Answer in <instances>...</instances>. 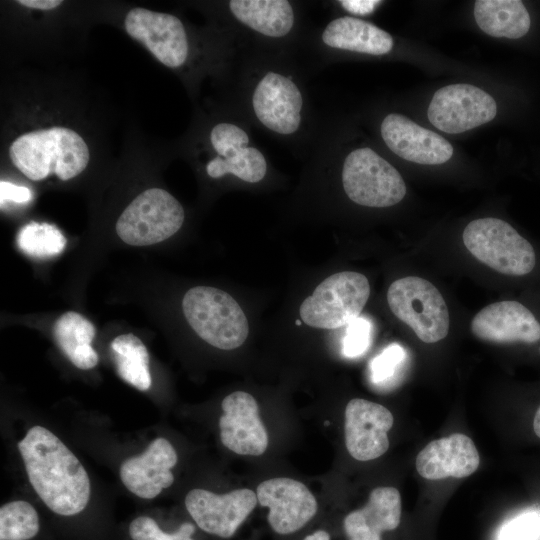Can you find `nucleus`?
Returning a JSON list of instances; mask_svg holds the SVG:
<instances>
[{
	"instance_id": "nucleus-1",
	"label": "nucleus",
	"mask_w": 540,
	"mask_h": 540,
	"mask_svg": "<svg viewBox=\"0 0 540 540\" xmlns=\"http://www.w3.org/2000/svg\"><path fill=\"white\" fill-rule=\"evenodd\" d=\"M18 449L30 484L51 511L72 516L86 508L91 494L89 476L55 434L34 426L18 443Z\"/></svg>"
},
{
	"instance_id": "nucleus-2",
	"label": "nucleus",
	"mask_w": 540,
	"mask_h": 540,
	"mask_svg": "<svg viewBox=\"0 0 540 540\" xmlns=\"http://www.w3.org/2000/svg\"><path fill=\"white\" fill-rule=\"evenodd\" d=\"M9 156L15 167L30 180L40 181L55 174L66 181L86 168L90 153L77 132L54 126L19 136L12 142Z\"/></svg>"
},
{
	"instance_id": "nucleus-3",
	"label": "nucleus",
	"mask_w": 540,
	"mask_h": 540,
	"mask_svg": "<svg viewBox=\"0 0 540 540\" xmlns=\"http://www.w3.org/2000/svg\"><path fill=\"white\" fill-rule=\"evenodd\" d=\"M182 310L194 332L218 349H236L247 339L248 320L237 301L223 290L193 287L183 297Z\"/></svg>"
},
{
	"instance_id": "nucleus-4",
	"label": "nucleus",
	"mask_w": 540,
	"mask_h": 540,
	"mask_svg": "<svg viewBox=\"0 0 540 540\" xmlns=\"http://www.w3.org/2000/svg\"><path fill=\"white\" fill-rule=\"evenodd\" d=\"M463 243L480 262L513 277H527L537 267L534 246L514 227L498 218L471 221L463 231Z\"/></svg>"
},
{
	"instance_id": "nucleus-5",
	"label": "nucleus",
	"mask_w": 540,
	"mask_h": 540,
	"mask_svg": "<svg viewBox=\"0 0 540 540\" xmlns=\"http://www.w3.org/2000/svg\"><path fill=\"white\" fill-rule=\"evenodd\" d=\"M369 295L370 284L365 275L353 271L335 273L301 303V320L314 328H340L360 316Z\"/></svg>"
},
{
	"instance_id": "nucleus-6",
	"label": "nucleus",
	"mask_w": 540,
	"mask_h": 540,
	"mask_svg": "<svg viewBox=\"0 0 540 540\" xmlns=\"http://www.w3.org/2000/svg\"><path fill=\"white\" fill-rule=\"evenodd\" d=\"M387 302L392 313L421 341L435 343L447 336L450 318L446 302L428 280L417 276L395 280L388 288Z\"/></svg>"
},
{
	"instance_id": "nucleus-7",
	"label": "nucleus",
	"mask_w": 540,
	"mask_h": 540,
	"mask_svg": "<svg viewBox=\"0 0 540 540\" xmlns=\"http://www.w3.org/2000/svg\"><path fill=\"white\" fill-rule=\"evenodd\" d=\"M342 184L350 200L366 207H390L406 195L400 173L368 147L355 149L345 158Z\"/></svg>"
},
{
	"instance_id": "nucleus-8",
	"label": "nucleus",
	"mask_w": 540,
	"mask_h": 540,
	"mask_svg": "<svg viewBox=\"0 0 540 540\" xmlns=\"http://www.w3.org/2000/svg\"><path fill=\"white\" fill-rule=\"evenodd\" d=\"M184 217V209L175 197L163 189L150 188L122 212L116 222V232L129 245H152L174 235Z\"/></svg>"
},
{
	"instance_id": "nucleus-9",
	"label": "nucleus",
	"mask_w": 540,
	"mask_h": 540,
	"mask_svg": "<svg viewBox=\"0 0 540 540\" xmlns=\"http://www.w3.org/2000/svg\"><path fill=\"white\" fill-rule=\"evenodd\" d=\"M495 100L482 89L470 84H452L437 90L427 115L437 129L461 133L494 119Z\"/></svg>"
},
{
	"instance_id": "nucleus-10",
	"label": "nucleus",
	"mask_w": 540,
	"mask_h": 540,
	"mask_svg": "<svg viewBox=\"0 0 540 540\" xmlns=\"http://www.w3.org/2000/svg\"><path fill=\"white\" fill-rule=\"evenodd\" d=\"M124 27L165 66L177 68L185 63L189 51L187 34L176 16L134 8L126 15Z\"/></svg>"
},
{
	"instance_id": "nucleus-11",
	"label": "nucleus",
	"mask_w": 540,
	"mask_h": 540,
	"mask_svg": "<svg viewBox=\"0 0 540 540\" xmlns=\"http://www.w3.org/2000/svg\"><path fill=\"white\" fill-rule=\"evenodd\" d=\"M257 502V495L245 488L222 495L196 488L185 497L186 509L198 527L222 538L234 535Z\"/></svg>"
},
{
	"instance_id": "nucleus-12",
	"label": "nucleus",
	"mask_w": 540,
	"mask_h": 540,
	"mask_svg": "<svg viewBox=\"0 0 540 540\" xmlns=\"http://www.w3.org/2000/svg\"><path fill=\"white\" fill-rule=\"evenodd\" d=\"M210 142L217 153L206 165L212 178L232 174L248 183L260 182L267 173V161L255 147L249 145L245 130L232 123H219L210 132Z\"/></svg>"
},
{
	"instance_id": "nucleus-13",
	"label": "nucleus",
	"mask_w": 540,
	"mask_h": 540,
	"mask_svg": "<svg viewBox=\"0 0 540 540\" xmlns=\"http://www.w3.org/2000/svg\"><path fill=\"white\" fill-rule=\"evenodd\" d=\"M257 500L269 508L267 516L271 528L278 534L296 532L317 512V501L300 481L280 477L261 482L257 487Z\"/></svg>"
},
{
	"instance_id": "nucleus-14",
	"label": "nucleus",
	"mask_w": 540,
	"mask_h": 540,
	"mask_svg": "<svg viewBox=\"0 0 540 540\" xmlns=\"http://www.w3.org/2000/svg\"><path fill=\"white\" fill-rule=\"evenodd\" d=\"M471 331L478 339L500 344L533 345L540 342V319L515 300L492 303L472 319Z\"/></svg>"
},
{
	"instance_id": "nucleus-15",
	"label": "nucleus",
	"mask_w": 540,
	"mask_h": 540,
	"mask_svg": "<svg viewBox=\"0 0 540 540\" xmlns=\"http://www.w3.org/2000/svg\"><path fill=\"white\" fill-rule=\"evenodd\" d=\"M393 415L383 405L362 398L350 400L345 408V444L358 461H370L389 448L388 431Z\"/></svg>"
},
{
	"instance_id": "nucleus-16",
	"label": "nucleus",
	"mask_w": 540,
	"mask_h": 540,
	"mask_svg": "<svg viewBox=\"0 0 540 540\" xmlns=\"http://www.w3.org/2000/svg\"><path fill=\"white\" fill-rule=\"evenodd\" d=\"M252 106L261 124L273 132L290 135L300 127L302 94L285 75L266 73L253 91Z\"/></svg>"
},
{
	"instance_id": "nucleus-17",
	"label": "nucleus",
	"mask_w": 540,
	"mask_h": 540,
	"mask_svg": "<svg viewBox=\"0 0 540 540\" xmlns=\"http://www.w3.org/2000/svg\"><path fill=\"white\" fill-rule=\"evenodd\" d=\"M221 407L219 428L223 445L239 455H262L268 447V434L255 398L235 391L223 399Z\"/></svg>"
},
{
	"instance_id": "nucleus-18",
	"label": "nucleus",
	"mask_w": 540,
	"mask_h": 540,
	"mask_svg": "<svg viewBox=\"0 0 540 540\" xmlns=\"http://www.w3.org/2000/svg\"><path fill=\"white\" fill-rule=\"evenodd\" d=\"M381 135L393 153L410 162L437 165L453 155V147L445 138L401 114L383 119Z\"/></svg>"
},
{
	"instance_id": "nucleus-19",
	"label": "nucleus",
	"mask_w": 540,
	"mask_h": 540,
	"mask_svg": "<svg viewBox=\"0 0 540 540\" xmlns=\"http://www.w3.org/2000/svg\"><path fill=\"white\" fill-rule=\"evenodd\" d=\"M178 460L176 450L165 438L154 439L144 452L123 461L120 478L125 487L143 499H152L174 482L171 469Z\"/></svg>"
},
{
	"instance_id": "nucleus-20",
	"label": "nucleus",
	"mask_w": 540,
	"mask_h": 540,
	"mask_svg": "<svg viewBox=\"0 0 540 540\" xmlns=\"http://www.w3.org/2000/svg\"><path fill=\"white\" fill-rule=\"evenodd\" d=\"M479 463V453L472 439L453 433L427 444L417 455L415 466L421 477L439 480L467 477L477 470Z\"/></svg>"
},
{
	"instance_id": "nucleus-21",
	"label": "nucleus",
	"mask_w": 540,
	"mask_h": 540,
	"mask_svg": "<svg viewBox=\"0 0 540 540\" xmlns=\"http://www.w3.org/2000/svg\"><path fill=\"white\" fill-rule=\"evenodd\" d=\"M401 518V497L394 487H377L364 507L349 513L344 530L349 540H381L384 531L396 529Z\"/></svg>"
},
{
	"instance_id": "nucleus-22",
	"label": "nucleus",
	"mask_w": 540,
	"mask_h": 540,
	"mask_svg": "<svg viewBox=\"0 0 540 540\" xmlns=\"http://www.w3.org/2000/svg\"><path fill=\"white\" fill-rule=\"evenodd\" d=\"M322 41L331 48L371 55L387 54L393 48L389 33L368 21L350 16L332 20L323 30Z\"/></svg>"
},
{
	"instance_id": "nucleus-23",
	"label": "nucleus",
	"mask_w": 540,
	"mask_h": 540,
	"mask_svg": "<svg viewBox=\"0 0 540 540\" xmlns=\"http://www.w3.org/2000/svg\"><path fill=\"white\" fill-rule=\"evenodd\" d=\"M229 8L242 24L264 36L279 38L294 26V11L285 0H231Z\"/></svg>"
},
{
	"instance_id": "nucleus-24",
	"label": "nucleus",
	"mask_w": 540,
	"mask_h": 540,
	"mask_svg": "<svg viewBox=\"0 0 540 540\" xmlns=\"http://www.w3.org/2000/svg\"><path fill=\"white\" fill-rule=\"evenodd\" d=\"M474 17L479 28L494 37L518 39L530 28V16L518 0H478Z\"/></svg>"
},
{
	"instance_id": "nucleus-25",
	"label": "nucleus",
	"mask_w": 540,
	"mask_h": 540,
	"mask_svg": "<svg viewBox=\"0 0 540 540\" xmlns=\"http://www.w3.org/2000/svg\"><path fill=\"white\" fill-rule=\"evenodd\" d=\"M53 332L59 348L77 368L88 370L97 365L98 355L91 346L95 328L89 320L68 311L56 320Z\"/></svg>"
},
{
	"instance_id": "nucleus-26",
	"label": "nucleus",
	"mask_w": 540,
	"mask_h": 540,
	"mask_svg": "<svg viewBox=\"0 0 540 540\" xmlns=\"http://www.w3.org/2000/svg\"><path fill=\"white\" fill-rule=\"evenodd\" d=\"M111 350L118 375L138 390L147 391L151 387L149 354L146 346L135 335L128 333L116 337L111 342Z\"/></svg>"
},
{
	"instance_id": "nucleus-27",
	"label": "nucleus",
	"mask_w": 540,
	"mask_h": 540,
	"mask_svg": "<svg viewBox=\"0 0 540 540\" xmlns=\"http://www.w3.org/2000/svg\"><path fill=\"white\" fill-rule=\"evenodd\" d=\"M19 249L35 258H49L60 254L66 238L53 224L30 222L23 226L17 236Z\"/></svg>"
},
{
	"instance_id": "nucleus-28",
	"label": "nucleus",
	"mask_w": 540,
	"mask_h": 540,
	"mask_svg": "<svg viewBox=\"0 0 540 540\" xmlns=\"http://www.w3.org/2000/svg\"><path fill=\"white\" fill-rule=\"evenodd\" d=\"M35 508L23 500L6 503L0 508V540H29L39 531Z\"/></svg>"
},
{
	"instance_id": "nucleus-29",
	"label": "nucleus",
	"mask_w": 540,
	"mask_h": 540,
	"mask_svg": "<svg viewBox=\"0 0 540 540\" xmlns=\"http://www.w3.org/2000/svg\"><path fill=\"white\" fill-rule=\"evenodd\" d=\"M406 359L407 353L401 345H388L369 364L371 382L380 388L390 387L397 381Z\"/></svg>"
},
{
	"instance_id": "nucleus-30",
	"label": "nucleus",
	"mask_w": 540,
	"mask_h": 540,
	"mask_svg": "<svg viewBox=\"0 0 540 540\" xmlns=\"http://www.w3.org/2000/svg\"><path fill=\"white\" fill-rule=\"evenodd\" d=\"M496 540H540V510H525L499 528Z\"/></svg>"
},
{
	"instance_id": "nucleus-31",
	"label": "nucleus",
	"mask_w": 540,
	"mask_h": 540,
	"mask_svg": "<svg viewBox=\"0 0 540 540\" xmlns=\"http://www.w3.org/2000/svg\"><path fill=\"white\" fill-rule=\"evenodd\" d=\"M195 526L185 522L173 533L163 532L156 521L148 516L135 518L129 526L132 540H194Z\"/></svg>"
},
{
	"instance_id": "nucleus-32",
	"label": "nucleus",
	"mask_w": 540,
	"mask_h": 540,
	"mask_svg": "<svg viewBox=\"0 0 540 540\" xmlns=\"http://www.w3.org/2000/svg\"><path fill=\"white\" fill-rule=\"evenodd\" d=\"M372 337L371 322L359 316L351 321L345 331L342 341V353L347 358L361 356L368 349Z\"/></svg>"
},
{
	"instance_id": "nucleus-33",
	"label": "nucleus",
	"mask_w": 540,
	"mask_h": 540,
	"mask_svg": "<svg viewBox=\"0 0 540 540\" xmlns=\"http://www.w3.org/2000/svg\"><path fill=\"white\" fill-rule=\"evenodd\" d=\"M32 192L29 188L2 180L0 182L1 206L5 201L14 203H27L32 199Z\"/></svg>"
},
{
	"instance_id": "nucleus-34",
	"label": "nucleus",
	"mask_w": 540,
	"mask_h": 540,
	"mask_svg": "<svg viewBox=\"0 0 540 540\" xmlns=\"http://www.w3.org/2000/svg\"><path fill=\"white\" fill-rule=\"evenodd\" d=\"M381 3V1L375 0H342L340 1L341 6L353 13L358 15H367L375 10V8Z\"/></svg>"
},
{
	"instance_id": "nucleus-35",
	"label": "nucleus",
	"mask_w": 540,
	"mask_h": 540,
	"mask_svg": "<svg viewBox=\"0 0 540 540\" xmlns=\"http://www.w3.org/2000/svg\"><path fill=\"white\" fill-rule=\"evenodd\" d=\"M16 2L22 6L40 10H50L62 4L60 0H18Z\"/></svg>"
},
{
	"instance_id": "nucleus-36",
	"label": "nucleus",
	"mask_w": 540,
	"mask_h": 540,
	"mask_svg": "<svg viewBox=\"0 0 540 540\" xmlns=\"http://www.w3.org/2000/svg\"><path fill=\"white\" fill-rule=\"evenodd\" d=\"M304 540H330V535L324 530H318L306 536Z\"/></svg>"
},
{
	"instance_id": "nucleus-37",
	"label": "nucleus",
	"mask_w": 540,
	"mask_h": 540,
	"mask_svg": "<svg viewBox=\"0 0 540 540\" xmlns=\"http://www.w3.org/2000/svg\"><path fill=\"white\" fill-rule=\"evenodd\" d=\"M533 428H534L535 434L540 438V407L537 409L535 413L534 421H533Z\"/></svg>"
},
{
	"instance_id": "nucleus-38",
	"label": "nucleus",
	"mask_w": 540,
	"mask_h": 540,
	"mask_svg": "<svg viewBox=\"0 0 540 540\" xmlns=\"http://www.w3.org/2000/svg\"><path fill=\"white\" fill-rule=\"evenodd\" d=\"M297 325H301V320H296Z\"/></svg>"
}]
</instances>
